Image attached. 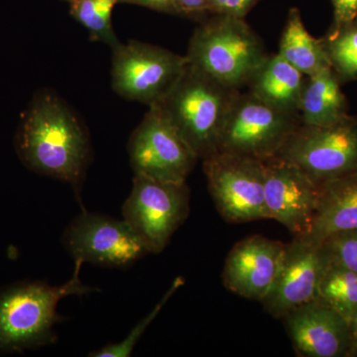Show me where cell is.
Segmentation results:
<instances>
[{"label":"cell","mask_w":357,"mask_h":357,"mask_svg":"<svg viewBox=\"0 0 357 357\" xmlns=\"http://www.w3.org/2000/svg\"><path fill=\"white\" fill-rule=\"evenodd\" d=\"M18 156L28 169L72 185L77 196L91 161L88 131L59 96H35L21 116L15 137Z\"/></svg>","instance_id":"obj_1"},{"label":"cell","mask_w":357,"mask_h":357,"mask_svg":"<svg viewBox=\"0 0 357 357\" xmlns=\"http://www.w3.org/2000/svg\"><path fill=\"white\" fill-rule=\"evenodd\" d=\"M62 244L75 260L100 267H129L149 253L126 220L84 208L66 229Z\"/></svg>","instance_id":"obj_10"},{"label":"cell","mask_w":357,"mask_h":357,"mask_svg":"<svg viewBox=\"0 0 357 357\" xmlns=\"http://www.w3.org/2000/svg\"><path fill=\"white\" fill-rule=\"evenodd\" d=\"M331 263L357 273V229L337 232L321 243Z\"/></svg>","instance_id":"obj_24"},{"label":"cell","mask_w":357,"mask_h":357,"mask_svg":"<svg viewBox=\"0 0 357 357\" xmlns=\"http://www.w3.org/2000/svg\"><path fill=\"white\" fill-rule=\"evenodd\" d=\"M268 56L244 18L213 14L195 30L185 57L190 66L218 83L241 89Z\"/></svg>","instance_id":"obj_4"},{"label":"cell","mask_w":357,"mask_h":357,"mask_svg":"<svg viewBox=\"0 0 357 357\" xmlns=\"http://www.w3.org/2000/svg\"><path fill=\"white\" fill-rule=\"evenodd\" d=\"M352 229H357V173L319 185L311 231L299 238L321 244L333 234Z\"/></svg>","instance_id":"obj_16"},{"label":"cell","mask_w":357,"mask_h":357,"mask_svg":"<svg viewBox=\"0 0 357 357\" xmlns=\"http://www.w3.org/2000/svg\"><path fill=\"white\" fill-rule=\"evenodd\" d=\"M112 86L126 100L158 105L188 67L185 56L139 41L112 50Z\"/></svg>","instance_id":"obj_9"},{"label":"cell","mask_w":357,"mask_h":357,"mask_svg":"<svg viewBox=\"0 0 357 357\" xmlns=\"http://www.w3.org/2000/svg\"><path fill=\"white\" fill-rule=\"evenodd\" d=\"M263 164L270 220L280 222L294 237L307 236L318 206L319 185L281 157L264 160Z\"/></svg>","instance_id":"obj_13"},{"label":"cell","mask_w":357,"mask_h":357,"mask_svg":"<svg viewBox=\"0 0 357 357\" xmlns=\"http://www.w3.org/2000/svg\"><path fill=\"white\" fill-rule=\"evenodd\" d=\"M65 1L69 2V3H73V2L79 1V0H65Z\"/></svg>","instance_id":"obj_30"},{"label":"cell","mask_w":357,"mask_h":357,"mask_svg":"<svg viewBox=\"0 0 357 357\" xmlns=\"http://www.w3.org/2000/svg\"><path fill=\"white\" fill-rule=\"evenodd\" d=\"M190 199L191 192L185 182H163L134 175L132 190L122 206V215L149 253L158 255L189 217Z\"/></svg>","instance_id":"obj_7"},{"label":"cell","mask_w":357,"mask_h":357,"mask_svg":"<svg viewBox=\"0 0 357 357\" xmlns=\"http://www.w3.org/2000/svg\"><path fill=\"white\" fill-rule=\"evenodd\" d=\"M128 154L134 175L163 182H185L199 160L156 107L133 131Z\"/></svg>","instance_id":"obj_11"},{"label":"cell","mask_w":357,"mask_h":357,"mask_svg":"<svg viewBox=\"0 0 357 357\" xmlns=\"http://www.w3.org/2000/svg\"><path fill=\"white\" fill-rule=\"evenodd\" d=\"M261 0H208V13L244 18Z\"/></svg>","instance_id":"obj_25"},{"label":"cell","mask_w":357,"mask_h":357,"mask_svg":"<svg viewBox=\"0 0 357 357\" xmlns=\"http://www.w3.org/2000/svg\"><path fill=\"white\" fill-rule=\"evenodd\" d=\"M185 284V279L183 277L178 276L175 280L173 281L172 285L168 289L165 295L162 297L158 304L153 307L151 312L145 317L144 319H141L139 323L137 324L131 332L126 335V338L117 344H110L105 345L98 351L91 352L89 356L91 357H128L132 354L134 347L139 342L142 337L143 333L147 330L150 324L154 321L155 318L158 316L159 312L165 306L167 302L170 300L174 294L177 292L178 289L182 287Z\"/></svg>","instance_id":"obj_23"},{"label":"cell","mask_w":357,"mask_h":357,"mask_svg":"<svg viewBox=\"0 0 357 357\" xmlns=\"http://www.w3.org/2000/svg\"><path fill=\"white\" fill-rule=\"evenodd\" d=\"M278 54L306 77L332 68L321 40L314 38L307 32L300 10L296 7L289 10Z\"/></svg>","instance_id":"obj_19"},{"label":"cell","mask_w":357,"mask_h":357,"mask_svg":"<svg viewBox=\"0 0 357 357\" xmlns=\"http://www.w3.org/2000/svg\"><path fill=\"white\" fill-rule=\"evenodd\" d=\"M277 156L318 185L357 173L356 115L328 126L301 124Z\"/></svg>","instance_id":"obj_6"},{"label":"cell","mask_w":357,"mask_h":357,"mask_svg":"<svg viewBox=\"0 0 357 357\" xmlns=\"http://www.w3.org/2000/svg\"><path fill=\"white\" fill-rule=\"evenodd\" d=\"M241 89L218 83L188 63L160 110L199 159L218 150L220 134Z\"/></svg>","instance_id":"obj_3"},{"label":"cell","mask_w":357,"mask_h":357,"mask_svg":"<svg viewBox=\"0 0 357 357\" xmlns=\"http://www.w3.org/2000/svg\"><path fill=\"white\" fill-rule=\"evenodd\" d=\"M349 328H351V352H349V357L357 356V312L352 317L351 321H349Z\"/></svg>","instance_id":"obj_29"},{"label":"cell","mask_w":357,"mask_h":357,"mask_svg":"<svg viewBox=\"0 0 357 357\" xmlns=\"http://www.w3.org/2000/svg\"><path fill=\"white\" fill-rule=\"evenodd\" d=\"M119 0H79L70 3V13L89 31L91 40L116 48L117 39L112 23V11Z\"/></svg>","instance_id":"obj_22"},{"label":"cell","mask_w":357,"mask_h":357,"mask_svg":"<svg viewBox=\"0 0 357 357\" xmlns=\"http://www.w3.org/2000/svg\"><path fill=\"white\" fill-rule=\"evenodd\" d=\"M305 79V75L277 53L268 56L246 86L249 93L277 109L299 112Z\"/></svg>","instance_id":"obj_18"},{"label":"cell","mask_w":357,"mask_h":357,"mask_svg":"<svg viewBox=\"0 0 357 357\" xmlns=\"http://www.w3.org/2000/svg\"><path fill=\"white\" fill-rule=\"evenodd\" d=\"M301 124L299 112L277 109L241 91L227 115L218 151L264 161L278 155Z\"/></svg>","instance_id":"obj_5"},{"label":"cell","mask_w":357,"mask_h":357,"mask_svg":"<svg viewBox=\"0 0 357 357\" xmlns=\"http://www.w3.org/2000/svg\"><path fill=\"white\" fill-rule=\"evenodd\" d=\"M285 243L249 236L230 250L222 272L223 285L245 299L261 302L271 288Z\"/></svg>","instance_id":"obj_15"},{"label":"cell","mask_w":357,"mask_h":357,"mask_svg":"<svg viewBox=\"0 0 357 357\" xmlns=\"http://www.w3.org/2000/svg\"><path fill=\"white\" fill-rule=\"evenodd\" d=\"M83 264V260H75L72 278L63 285L28 281L0 290V354H18L57 342L56 326L63 321L57 312L60 301L96 291L81 280Z\"/></svg>","instance_id":"obj_2"},{"label":"cell","mask_w":357,"mask_h":357,"mask_svg":"<svg viewBox=\"0 0 357 357\" xmlns=\"http://www.w3.org/2000/svg\"><path fill=\"white\" fill-rule=\"evenodd\" d=\"M281 319L298 356L349 357V321L319 300L296 307Z\"/></svg>","instance_id":"obj_14"},{"label":"cell","mask_w":357,"mask_h":357,"mask_svg":"<svg viewBox=\"0 0 357 357\" xmlns=\"http://www.w3.org/2000/svg\"><path fill=\"white\" fill-rule=\"evenodd\" d=\"M317 300L349 323L357 312V273L331 263L319 284Z\"/></svg>","instance_id":"obj_21"},{"label":"cell","mask_w":357,"mask_h":357,"mask_svg":"<svg viewBox=\"0 0 357 357\" xmlns=\"http://www.w3.org/2000/svg\"><path fill=\"white\" fill-rule=\"evenodd\" d=\"M333 8L332 27L357 20V0H331Z\"/></svg>","instance_id":"obj_26"},{"label":"cell","mask_w":357,"mask_h":357,"mask_svg":"<svg viewBox=\"0 0 357 357\" xmlns=\"http://www.w3.org/2000/svg\"><path fill=\"white\" fill-rule=\"evenodd\" d=\"M321 40L340 83L357 81V20L331 27Z\"/></svg>","instance_id":"obj_20"},{"label":"cell","mask_w":357,"mask_h":357,"mask_svg":"<svg viewBox=\"0 0 357 357\" xmlns=\"http://www.w3.org/2000/svg\"><path fill=\"white\" fill-rule=\"evenodd\" d=\"M331 260L321 244L294 237L285 244L271 288L261 301L275 319H282L296 307L318 299L319 284Z\"/></svg>","instance_id":"obj_12"},{"label":"cell","mask_w":357,"mask_h":357,"mask_svg":"<svg viewBox=\"0 0 357 357\" xmlns=\"http://www.w3.org/2000/svg\"><path fill=\"white\" fill-rule=\"evenodd\" d=\"M178 15L199 18L208 13V0H175Z\"/></svg>","instance_id":"obj_27"},{"label":"cell","mask_w":357,"mask_h":357,"mask_svg":"<svg viewBox=\"0 0 357 357\" xmlns=\"http://www.w3.org/2000/svg\"><path fill=\"white\" fill-rule=\"evenodd\" d=\"M203 166L208 191L223 220L229 223L270 220L261 160L218 151L204 158Z\"/></svg>","instance_id":"obj_8"},{"label":"cell","mask_w":357,"mask_h":357,"mask_svg":"<svg viewBox=\"0 0 357 357\" xmlns=\"http://www.w3.org/2000/svg\"><path fill=\"white\" fill-rule=\"evenodd\" d=\"M332 68H326L306 77L299 103L303 124L328 126L349 115L347 96Z\"/></svg>","instance_id":"obj_17"},{"label":"cell","mask_w":357,"mask_h":357,"mask_svg":"<svg viewBox=\"0 0 357 357\" xmlns=\"http://www.w3.org/2000/svg\"><path fill=\"white\" fill-rule=\"evenodd\" d=\"M119 3L147 7L152 10L178 15L175 0H119Z\"/></svg>","instance_id":"obj_28"}]
</instances>
